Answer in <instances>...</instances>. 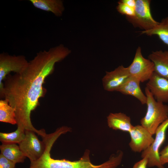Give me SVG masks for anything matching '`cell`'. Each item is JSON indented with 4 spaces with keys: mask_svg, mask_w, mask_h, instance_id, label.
<instances>
[{
    "mask_svg": "<svg viewBox=\"0 0 168 168\" xmlns=\"http://www.w3.org/2000/svg\"><path fill=\"white\" fill-rule=\"evenodd\" d=\"M0 150L1 154L15 164L24 162L26 157L16 144L2 143Z\"/></svg>",
    "mask_w": 168,
    "mask_h": 168,
    "instance_id": "16",
    "label": "cell"
},
{
    "mask_svg": "<svg viewBox=\"0 0 168 168\" xmlns=\"http://www.w3.org/2000/svg\"><path fill=\"white\" fill-rule=\"evenodd\" d=\"M168 128V119L161 124L157 128L153 142L147 150L142 152L141 157L148 159L147 166L164 168L160 162L159 149L165 141L166 130Z\"/></svg>",
    "mask_w": 168,
    "mask_h": 168,
    "instance_id": "7",
    "label": "cell"
},
{
    "mask_svg": "<svg viewBox=\"0 0 168 168\" xmlns=\"http://www.w3.org/2000/svg\"><path fill=\"white\" fill-rule=\"evenodd\" d=\"M148 163V159L147 157H144L139 161L136 162L133 168H147Z\"/></svg>",
    "mask_w": 168,
    "mask_h": 168,
    "instance_id": "23",
    "label": "cell"
},
{
    "mask_svg": "<svg viewBox=\"0 0 168 168\" xmlns=\"http://www.w3.org/2000/svg\"><path fill=\"white\" fill-rule=\"evenodd\" d=\"M24 139L19 144L24 155L30 162L37 160L43 154L45 149L44 142L40 141L34 131L25 130Z\"/></svg>",
    "mask_w": 168,
    "mask_h": 168,
    "instance_id": "8",
    "label": "cell"
},
{
    "mask_svg": "<svg viewBox=\"0 0 168 168\" xmlns=\"http://www.w3.org/2000/svg\"><path fill=\"white\" fill-rule=\"evenodd\" d=\"M116 9L119 13L122 15H125L126 17H132L135 15L134 9L120 1L118 2Z\"/></svg>",
    "mask_w": 168,
    "mask_h": 168,
    "instance_id": "20",
    "label": "cell"
},
{
    "mask_svg": "<svg viewBox=\"0 0 168 168\" xmlns=\"http://www.w3.org/2000/svg\"><path fill=\"white\" fill-rule=\"evenodd\" d=\"M150 2L149 0H136L134 16L126 17L134 27L147 30L153 29L159 23L152 15Z\"/></svg>",
    "mask_w": 168,
    "mask_h": 168,
    "instance_id": "4",
    "label": "cell"
},
{
    "mask_svg": "<svg viewBox=\"0 0 168 168\" xmlns=\"http://www.w3.org/2000/svg\"><path fill=\"white\" fill-rule=\"evenodd\" d=\"M35 8L50 12L58 17L61 16L64 10L63 1L61 0H29Z\"/></svg>",
    "mask_w": 168,
    "mask_h": 168,
    "instance_id": "15",
    "label": "cell"
},
{
    "mask_svg": "<svg viewBox=\"0 0 168 168\" xmlns=\"http://www.w3.org/2000/svg\"><path fill=\"white\" fill-rule=\"evenodd\" d=\"M15 163L0 154V168H16Z\"/></svg>",
    "mask_w": 168,
    "mask_h": 168,
    "instance_id": "21",
    "label": "cell"
},
{
    "mask_svg": "<svg viewBox=\"0 0 168 168\" xmlns=\"http://www.w3.org/2000/svg\"><path fill=\"white\" fill-rule=\"evenodd\" d=\"M25 130L17 127L14 131L10 133H0V141L2 143H20L24 138Z\"/></svg>",
    "mask_w": 168,
    "mask_h": 168,
    "instance_id": "19",
    "label": "cell"
},
{
    "mask_svg": "<svg viewBox=\"0 0 168 168\" xmlns=\"http://www.w3.org/2000/svg\"><path fill=\"white\" fill-rule=\"evenodd\" d=\"M160 159L161 164L168 163V144L159 152Z\"/></svg>",
    "mask_w": 168,
    "mask_h": 168,
    "instance_id": "22",
    "label": "cell"
},
{
    "mask_svg": "<svg viewBox=\"0 0 168 168\" xmlns=\"http://www.w3.org/2000/svg\"><path fill=\"white\" fill-rule=\"evenodd\" d=\"M130 77L128 67L122 65L113 71H106L102 79L104 89L108 91H117Z\"/></svg>",
    "mask_w": 168,
    "mask_h": 168,
    "instance_id": "10",
    "label": "cell"
},
{
    "mask_svg": "<svg viewBox=\"0 0 168 168\" xmlns=\"http://www.w3.org/2000/svg\"><path fill=\"white\" fill-rule=\"evenodd\" d=\"M119 1L128 6L135 9L136 5V0H121Z\"/></svg>",
    "mask_w": 168,
    "mask_h": 168,
    "instance_id": "24",
    "label": "cell"
},
{
    "mask_svg": "<svg viewBox=\"0 0 168 168\" xmlns=\"http://www.w3.org/2000/svg\"><path fill=\"white\" fill-rule=\"evenodd\" d=\"M0 121L13 125L17 124L15 110L5 99L0 100Z\"/></svg>",
    "mask_w": 168,
    "mask_h": 168,
    "instance_id": "18",
    "label": "cell"
},
{
    "mask_svg": "<svg viewBox=\"0 0 168 168\" xmlns=\"http://www.w3.org/2000/svg\"><path fill=\"white\" fill-rule=\"evenodd\" d=\"M146 87L156 101L164 103L168 102V79L154 72Z\"/></svg>",
    "mask_w": 168,
    "mask_h": 168,
    "instance_id": "11",
    "label": "cell"
},
{
    "mask_svg": "<svg viewBox=\"0 0 168 168\" xmlns=\"http://www.w3.org/2000/svg\"><path fill=\"white\" fill-rule=\"evenodd\" d=\"M56 140L48 137L44 140L46 147L42 156L38 160L30 162L29 168H116L120 164L117 156L112 155L108 160L98 165L93 164L90 157V151L86 150L79 160L75 161L52 158L50 152Z\"/></svg>",
    "mask_w": 168,
    "mask_h": 168,
    "instance_id": "2",
    "label": "cell"
},
{
    "mask_svg": "<svg viewBox=\"0 0 168 168\" xmlns=\"http://www.w3.org/2000/svg\"><path fill=\"white\" fill-rule=\"evenodd\" d=\"M129 133L131 138L129 145L134 152H142L147 150L154 140L153 135L141 125L133 126Z\"/></svg>",
    "mask_w": 168,
    "mask_h": 168,
    "instance_id": "9",
    "label": "cell"
},
{
    "mask_svg": "<svg viewBox=\"0 0 168 168\" xmlns=\"http://www.w3.org/2000/svg\"><path fill=\"white\" fill-rule=\"evenodd\" d=\"M107 120L108 127L113 130L129 133L133 126L130 117L121 112L110 113Z\"/></svg>",
    "mask_w": 168,
    "mask_h": 168,
    "instance_id": "14",
    "label": "cell"
},
{
    "mask_svg": "<svg viewBox=\"0 0 168 168\" xmlns=\"http://www.w3.org/2000/svg\"></svg>",
    "mask_w": 168,
    "mask_h": 168,
    "instance_id": "25",
    "label": "cell"
},
{
    "mask_svg": "<svg viewBox=\"0 0 168 168\" xmlns=\"http://www.w3.org/2000/svg\"><path fill=\"white\" fill-rule=\"evenodd\" d=\"M148 59L154 63V72L168 79V50L153 51L149 55Z\"/></svg>",
    "mask_w": 168,
    "mask_h": 168,
    "instance_id": "12",
    "label": "cell"
},
{
    "mask_svg": "<svg viewBox=\"0 0 168 168\" xmlns=\"http://www.w3.org/2000/svg\"><path fill=\"white\" fill-rule=\"evenodd\" d=\"M141 34L148 36L157 35L160 39L168 46V16L162 19L153 29L141 31Z\"/></svg>",
    "mask_w": 168,
    "mask_h": 168,
    "instance_id": "17",
    "label": "cell"
},
{
    "mask_svg": "<svg viewBox=\"0 0 168 168\" xmlns=\"http://www.w3.org/2000/svg\"><path fill=\"white\" fill-rule=\"evenodd\" d=\"M71 52L62 44L40 51L29 62L22 72L7 76L0 98L7 100L15 110L17 127L41 134V129H37L32 125L31 112L39 105V99L46 93L43 86L46 78L54 72L55 64Z\"/></svg>",
    "mask_w": 168,
    "mask_h": 168,
    "instance_id": "1",
    "label": "cell"
},
{
    "mask_svg": "<svg viewBox=\"0 0 168 168\" xmlns=\"http://www.w3.org/2000/svg\"><path fill=\"white\" fill-rule=\"evenodd\" d=\"M145 92L147 109L145 116L140 120V124L153 135L158 126L168 119V105L156 101L146 87Z\"/></svg>",
    "mask_w": 168,
    "mask_h": 168,
    "instance_id": "3",
    "label": "cell"
},
{
    "mask_svg": "<svg viewBox=\"0 0 168 168\" xmlns=\"http://www.w3.org/2000/svg\"><path fill=\"white\" fill-rule=\"evenodd\" d=\"M29 62L23 55H12L5 53L0 54V94L3 88L2 82L11 72L16 74L22 72L27 68Z\"/></svg>",
    "mask_w": 168,
    "mask_h": 168,
    "instance_id": "5",
    "label": "cell"
},
{
    "mask_svg": "<svg viewBox=\"0 0 168 168\" xmlns=\"http://www.w3.org/2000/svg\"><path fill=\"white\" fill-rule=\"evenodd\" d=\"M128 68L130 76L137 79L140 82L148 81L155 72L154 63L143 57L139 46L132 63Z\"/></svg>",
    "mask_w": 168,
    "mask_h": 168,
    "instance_id": "6",
    "label": "cell"
},
{
    "mask_svg": "<svg viewBox=\"0 0 168 168\" xmlns=\"http://www.w3.org/2000/svg\"><path fill=\"white\" fill-rule=\"evenodd\" d=\"M140 82L137 79L130 76L117 91L124 95L132 96L137 99L142 104H146L147 97L141 89Z\"/></svg>",
    "mask_w": 168,
    "mask_h": 168,
    "instance_id": "13",
    "label": "cell"
}]
</instances>
